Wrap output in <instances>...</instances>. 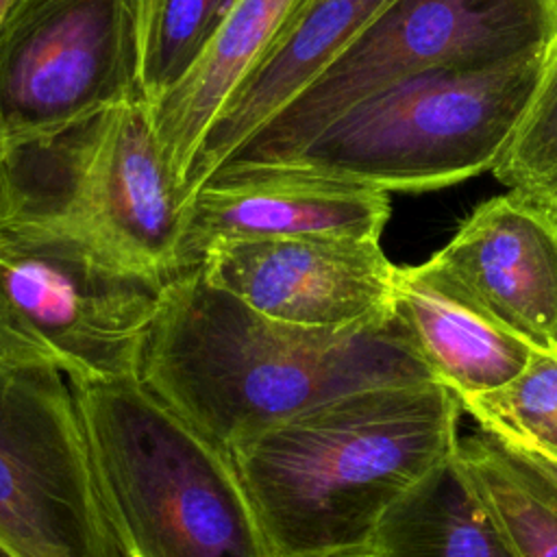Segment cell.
Segmentation results:
<instances>
[{"label":"cell","mask_w":557,"mask_h":557,"mask_svg":"<svg viewBox=\"0 0 557 557\" xmlns=\"http://www.w3.org/2000/svg\"><path fill=\"white\" fill-rule=\"evenodd\" d=\"M315 2L235 0L189 74L150 107L159 146L187 196V174L209 128Z\"/></svg>","instance_id":"obj_13"},{"label":"cell","mask_w":557,"mask_h":557,"mask_svg":"<svg viewBox=\"0 0 557 557\" xmlns=\"http://www.w3.org/2000/svg\"><path fill=\"white\" fill-rule=\"evenodd\" d=\"M544 54L498 72L400 81L350 107L287 161L263 168H298L387 194L492 172L529 107Z\"/></svg>","instance_id":"obj_5"},{"label":"cell","mask_w":557,"mask_h":557,"mask_svg":"<svg viewBox=\"0 0 557 557\" xmlns=\"http://www.w3.org/2000/svg\"><path fill=\"white\" fill-rule=\"evenodd\" d=\"M139 0H17L0 26V144L13 148L133 102Z\"/></svg>","instance_id":"obj_8"},{"label":"cell","mask_w":557,"mask_h":557,"mask_svg":"<svg viewBox=\"0 0 557 557\" xmlns=\"http://www.w3.org/2000/svg\"><path fill=\"white\" fill-rule=\"evenodd\" d=\"M139 379L228 450L335 398L435 381L394 311L348 329L276 322L198 268L165 285Z\"/></svg>","instance_id":"obj_1"},{"label":"cell","mask_w":557,"mask_h":557,"mask_svg":"<svg viewBox=\"0 0 557 557\" xmlns=\"http://www.w3.org/2000/svg\"><path fill=\"white\" fill-rule=\"evenodd\" d=\"M555 33L557 0H389L218 170L278 165L350 107L400 81L509 70L542 57Z\"/></svg>","instance_id":"obj_6"},{"label":"cell","mask_w":557,"mask_h":557,"mask_svg":"<svg viewBox=\"0 0 557 557\" xmlns=\"http://www.w3.org/2000/svg\"><path fill=\"white\" fill-rule=\"evenodd\" d=\"M235 0H139V85L148 107L196 65Z\"/></svg>","instance_id":"obj_19"},{"label":"cell","mask_w":557,"mask_h":557,"mask_svg":"<svg viewBox=\"0 0 557 557\" xmlns=\"http://www.w3.org/2000/svg\"><path fill=\"white\" fill-rule=\"evenodd\" d=\"M418 268L533 350L557 348V213L494 196Z\"/></svg>","instance_id":"obj_11"},{"label":"cell","mask_w":557,"mask_h":557,"mask_svg":"<svg viewBox=\"0 0 557 557\" xmlns=\"http://www.w3.org/2000/svg\"><path fill=\"white\" fill-rule=\"evenodd\" d=\"M0 557H20L9 544H4L2 540H0Z\"/></svg>","instance_id":"obj_22"},{"label":"cell","mask_w":557,"mask_h":557,"mask_svg":"<svg viewBox=\"0 0 557 557\" xmlns=\"http://www.w3.org/2000/svg\"><path fill=\"white\" fill-rule=\"evenodd\" d=\"M342 557H370V553L363 550V553H350V555H342Z\"/></svg>","instance_id":"obj_23"},{"label":"cell","mask_w":557,"mask_h":557,"mask_svg":"<svg viewBox=\"0 0 557 557\" xmlns=\"http://www.w3.org/2000/svg\"><path fill=\"white\" fill-rule=\"evenodd\" d=\"M396 268L376 239L274 237L209 246L200 276L287 324L348 329L392 315Z\"/></svg>","instance_id":"obj_10"},{"label":"cell","mask_w":557,"mask_h":557,"mask_svg":"<svg viewBox=\"0 0 557 557\" xmlns=\"http://www.w3.org/2000/svg\"><path fill=\"white\" fill-rule=\"evenodd\" d=\"M455 461L518 557H557V470L485 431L457 440Z\"/></svg>","instance_id":"obj_17"},{"label":"cell","mask_w":557,"mask_h":557,"mask_svg":"<svg viewBox=\"0 0 557 557\" xmlns=\"http://www.w3.org/2000/svg\"><path fill=\"white\" fill-rule=\"evenodd\" d=\"M492 174L509 191L557 213V33L529 107Z\"/></svg>","instance_id":"obj_20"},{"label":"cell","mask_w":557,"mask_h":557,"mask_svg":"<svg viewBox=\"0 0 557 557\" xmlns=\"http://www.w3.org/2000/svg\"><path fill=\"white\" fill-rule=\"evenodd\" d=\"M461 405L437 381L355 392L231 448L272 557L368 550L385 513L457 448Z\"/></svg>","instance_id":"obj_2"},{"label":"cell","mask_w":557,"mask_h":557,"mask_svg":"<svg viewBox=\"0 0 557 557\" xmlns=\"http://www.w3.org/2000/svg\"><path fill=\"white\" fill-rule=\"evenodd\" d=\"M2 152H4V146L0 144V159H2Z\"/></svg>","instance_id":"obj_24"},{"label":"cell","mask_w":557,"mask_h":557,"mask_svg":"<svg viewBox=\"0 0 557 557\" xmlns=\"http://www.w3.org/2000/svg\"><path fill=\"white\" fill-rule=\"evenodd\" d=\"M163 289L78 231L0 215V359L137 379Z\"/></svg>","instance_id":"obj_7"},{"label":"cell","mask_w":557,"mask_h":557,"mask_svg":"<svg viewBox=\"0 0 557 557\" xmlns=\"http://www.w3.org/2000/svg\"><path fill=\"white\" fill-rule=\"evenodd\" d=\"M368 553L370 557H518L466 481L455 453L385 513Z\"/></svg>","instance_id":"obj_16"},{"label":"cell","mask_w":557,"mask_h":557,"mask_svg":"<svg viewBox=\"0 0 557 557\" xmlns=\"http://www.w3.org/2000/svg\"><path fill=\"white\" fill-rule=\"evenodd\" d=\"M189 202L144 98L4 148L0 159V215L78 231L109 257L165 285L185 272Z\"/></svg>","instance_id":"obj_4"},{"label":"cell","mask_w":557,"mask_h":557,"mask_svg":"<svg viewBox=\"0 0 557 557\" xmlns=\"http://www.w3.org/2000/svg\"><path fill=\"white\" fill-rule=\"evenodd\" d=\"M70 385L115 557H272L228 448L139 376Z\"/></svg>","instance_id":"obj_3"},{"label":"cell","mask_w":557,"mask_h":557,"mask_svg":"<svg viewBox=\"0 0 557 557\" xmlns=\"http://www.w3.org/2000/svg\"><path fill=\"white\" fill-rule=\"evenodd\" d=\"M481 431L505 446L557 468V348L535 350L505 385L459 396Z\"/></svg>","instance_id":"obj_18"},{"label":"cell","mask_w":557,"mask_h":557,"mask_svg":"<svg viewBox=\"0 0 557 557\" xmlns=\"http://www.w3.org/2000/svg\"><path fill=\"white\" fill-rule=\"evenodd\" d=\"M392 311L437 383L470 396L511 381L535 352L524 339L463 302L418 265H398Z\"/></svg>","instance_id":"obj_15"},{"label":"cell","mask_w":557,"mask_h":557,"mask_svg":"<svg viewBox=\"0 0 557 557\" xmlns=\"http://www.w3.org/2000/svg\"><path fill=\"white\" fill-rule=\"evenodd\" d=\"M0 540L20 557H115L76 394L50 366L0 359Z\"/></svg>","instance_id":"obj_9"},{"label":"cell","mask_w":557,"mask_h":557,"mask_svg":"<svg viewBox=\"0 0 557 557\" xmlns=\"http://www.w3.org/2000/svg\"><path fill=\"white\" fill-rule=\"evenodd\" d=\"M387 2L389 0H318L292 35L235 91L209 128L187 174L189 196L350 46Z\"/></svg>","instance_id":"obj_14"},{"label":"cell","mask_w":557,"mask_h":557,"mask_svg":"<svg viewBox=\"0 0 557 557\" xmlns=\"http://www.w3.org/2000/svg\"><path fill=\"white\" fill-rule=\"evenodd\" d=\"M17 0H0V26H2V22H4V17L9 15V11L13 9V4H15Z\"/></svg>","instance_id":"obj_21"},{"label":"cell","mask_w":557,"mask_h":557,"mask_svg":"<svg viewBox=\"0 0 557 557\" xmlns=\"http://www.w3.org/2000/svg\"><path fill=\"white\" fill-rule=\"evenodd\" d=\"M389 194L298 168H222L191 196L183 268L228 239L355 237L376 239Z\"/></svg>","instance_id":"obj_12"}]
</instances>
